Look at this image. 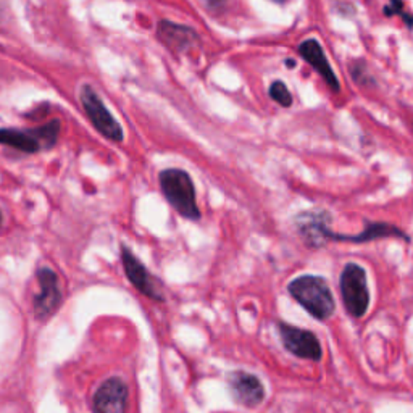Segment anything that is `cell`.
<instances>
[{"label":"cell","instance_id":"obj_1","mask_svg":"<svg viewBox=\"0 0 413 413\" xmlns=\"http://www.w3.org/2000/svg\"><path fill=\"white\" fill-rule=\"evenodd\" d=\"M289 292L316 320L325 321L334 313V297L325 279L320 276H299L289 283Z\"/></svg>","mask_w":413,"mask_h":413},{"label":"cell","instance_id":"obj_2","mask_svg":"<svg viewBox=\"0 0 413 413\" xmlns=\"http://www.w3.org/2000/svg\"><path fill=\"white\" fill-rule=\"evenodd\" d=\"M159 181L165 199L179 215L188 220L201 218L191 174L179 168H168L160 173Z\"/></svg>","mask_w":413,"mask_h":413},{"label":"cell","instance_id":"obj_3","mask_svg":"<svg viewBox=\"0 0 413 413\" xmlns=\"http://www.w3.org/2000/svg\"><path fill=\"white\" fill-rule=\"evenodd\" d=\"M60 121H50L47 125L36 128V130H13V128H2L0 130V144L13 147V149L34 154L39 150H47L55 145L59 139Z\"/></svg>","mask_w":413,"mask_h":413},{"label":"cell","instance_id":"obj_4","mask_svg":"<svg viewBox=\"0 0 413 413\" xmlns=\"http://www.w3.org/2000/svg\"><path fill=\"white\" fill-rule=\"evenodd\" d=\"M341 294L350 315L355 318L363 316L370 305V291L365 270L355 263L345 265L341 274Z\"/></svg>","mask_w":413,"mask_h":413},{"label":"cell","instance_id":"obj_5","mask_svg":"<svg viewBox=\"0 0 413 413\" xmlns=\"http://www.w3.org/2000/svg\"><path fill=\"white\" fill-rule=\"evenodd\" d=\"M81 103H83L84 112L89 120H91L92 126L101 132L107 139L120 142L123 141V130L118 125V121L113 118V115L108 112L105 103L102 102V99L89 84H84L81 89Z\"/></svg>","mask_w":413,"mask_h":413},{"label":"cell","instance_id":"obj_6","mask_svg":"<svg viewBox=\"0 0 413 413\" xmlns=\"http://www.w3.org/2000/svg\"><path fill=\"white\" fill-rule=\"evenodd\" d=\"M279 333H281V341L289 352L296 355L299 359L312 360V362H320L321 360V344L318 338L310 331L302 330L281 323L279 325Z\"/></svg>","mask_w":413,"mask_h":413},{"label":"cell","instance_id":"obj_7","mask_svg":"<svg viewBox=\"0 0 413 413\" xmlns=\"http://www.w3.org/2000/svg\"><path fill=\"white\" fill-rule=\"evenodd\" d=\"M39 292L34 297V315L39 320H46L59 308L61 294L59 288V278L50 268H41L37 273Z\"/></svg>","mask_w":413,"mask_h":413},{"label":"cell","instance_id":"obj_8","mask_svg":"<svg viewBox=\"0 0 413 413\" xmlns=\"http://www.w3.org/2000/svg\"><path fill=\"white\" fill-rule=\"evenodd\" d=\"M121 262L128 279H130L137 291L150 299H157V301L163 299V294H161L159 284L154 281L152 274L147 272V268L141 263V260L126 245H121Z\"/></svg>","mask_w":413,"mask_h":413},{"label":"cell","instance_id":"obj_9","mask_svg":"<svg viewBox=\"0 0 413 413\" xmlns=\"http://www.w3.org/2000/svg\"><path fill=\"white\" fill-rule=\"evenodd\" d=\"M128 387L120 378H110L99 386L94 396V413H125Z\"/></svg>","mask_w":413,"mask_h":413},{"label":"cell","instance_id":"obj_10","mask_svg":"<svg viewBox=\"0 0 413 413\" xmlns=\"http://www.w3.org/2000/svg\"><path fill=\"white\" fill-rule=\"evenodd\" d=\"M157 36L174 54H183V52H188L191 47L199 44V36L196 34V31L167 20L159 23Z\"/></svg>","mask_w":413,"mask_h":413},{"label":"cell","instance_id":"obj_11","mask_svg":"<svg viewBox=\"0 0 413 413\" xmlns=\"http://www.w3.org/2000/svg\"><path fill=\"white\" fill-rule=\"evenodd\" d=\"M230 386L236 401L245 407H257L265 399V389L262 381L250 373H232L230 376Z\"/></svg>","mask_w":413,"mask_h":413},{"label":"cell","instance_id":"obj_12","mask_svg":"<svg viewBox=\"0 0 413 413\" xmlns=\"http://www.w3.org/2000/svg\"><path fill=\"white\" fill-rule=\"evenodd\" d=\"M299 52H301V55L305 59L307 63H310L313 68H315L318 73L321 74V78L326 81L328 86L333 89L334 92H338L339 81H338V78H336V74L333 73V70H331L330 63H328L325 52H323L321 46L318 44V41H315V39L303 41L301 47H299Z\"/></svg>","mask_w":413,"mask_h":413},{"label":"cell","instance_id":"obj_13","mask_svg":"<svg viewBox=\"0 0 413 413\" xmlns=\"http://www.w3.org/2000/svg\"><path fill=\"white\" fill-rule=\"evenodd\" d=\"M325 212L323 213H305V215H302L299 218L297 226L299 231H301V234L303 239L307 241L308 245L312 247H320L323 242L328 241L326 239V230L328 226L325 225Z\"/></svg>","mask_w":413,"mask_h":413},{"label":"cell","instance_id":"obj_14","mask_svg":"<svg viewBox=\"0 0 413 413\" xmlns=\"http://www.w3.org/2000/svg\"><path fill=\"white\" fill-rule=\"evenodd\" d=\"M384 236H401L405 237L401 230L394 228L392 225H383V223H376V225H370L367 230H365L362 234L357 236H341L336 234V232L326 230V239H333V241H350V242H367L372 239H376V237H384Z\"/></svg>","mask_w":413,"mask_h":413},{"label":"cell","instance_id":"obj_15","mask_svg":"<svg viewBox=\"0 0 413 413\" xmlns=\"http://www.w3.org/2000/svg\"><path fill=\"white\" fill-rule=\"evenodd\" d=\"M270 96L274 102H278L279 105L283 107H291L292 103V96L289 92V89L286 88V84L281 83V81H274L270 88Z\"/></svg>","mask_w":413,"mask_h":413},{"label":"cell","instance_id":"obj_16","mask_svg":"<svg viewBox=\"0 0 413 413\" xmlns=\"http://www.w3.org/2000/svg\"><path fill=\"white\" fill-rule=\"evenodd\" d=\"M384 13H386V15H389V17H392V15H396V13H399V15H401L403 20L408 23V26H413V17L405 15V13H403L402 0H391V2H389V6H386V8H384Z\"/></svg>","mask_w":413,"mask_h":413},{"label":"cell","instance_id":"obj_17","mask_svg":"<svg viewBox=\"0 0 413 413\" xmlns=\"http://www.w3.org/2000/svg\"><path fill=\"white\" fill-rule=\"evenodd\" d=\"M205 3H207V7L210 8L212 12H216L218 8H223V7H225L226 0H205Z\"/></svg>","mask_w":413,"mask_h":413},{"label":"cell","instance_id":"obj_18","mask_svg":"<svg viewBox=\"0 0 413 413\" xmlns=\"http://www.w3.org/2000/svg\"><path fill=\"white\" fill-rule=\"evenodd\" d=\"M272 2H274V3H286L288 0H272Z\"/></svg>","mask_w":413,"mask_h":413},{"label":"cell","instance_id":"obj_19","mask_svg":"<svg viewBox=\"0 0 413 413\" xmlns=\"http://www.w3.org/2000/svg\"><path fill=\"white\" fill-rule=\"evenodd\" d=\"M2 223H3V216H2V212H0V226H2Z\"/></svg>","mask_w":413,"mask_h":413},{"label":"cell","instance_id":"obj_20","mask_svg":"<svg viewBox=\"0 0 413 413\" xmlns=\"http://www.w3.org/2000/svg\"><path fill=\"white\" fill-rule=\"evenodd\" d=\"M0 13H2V3H0Z\"/></svg>","mask_w":413,"mask_h":413}]
</instances>
